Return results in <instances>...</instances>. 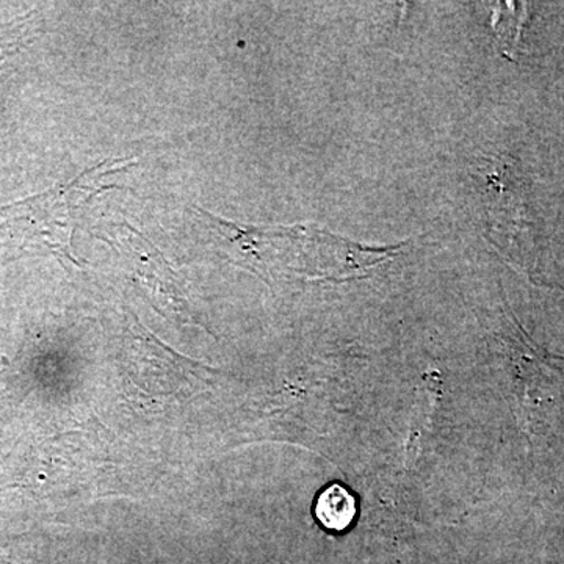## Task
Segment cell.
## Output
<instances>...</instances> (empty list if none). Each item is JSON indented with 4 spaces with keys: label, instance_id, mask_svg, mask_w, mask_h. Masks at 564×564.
Here are the masks:
<instances>
[{
    "label": "cell",
    "instance_id": "6da1fadb",
    "mask_svg": "<svg viewBox=\"0 0 564 564\" xmlns=\"http://www.w3.org/2000/svg\"><path fill=\"white\" fill-rule=\"evenodd\" d=\"M115 163L118 162L99 163L69 184H58L41 195L0 207V231L18 247L73 259L70 247L82 212L96 195L113 187L104 184V180L121 172Z\"/></svg>",
    "mask_w": 564,
    "mask_h": 564
},
{
    "label": "cell",
    "instance_id": "7a4b0ae2",
    "mask_svg": "<svg viewBox=\"0 0 564 564\" xmlns=\"http://www.w3.org/2000/svg\"><path fill=\"white\" fill-rule=\"evenodd\" d=\"M315 514L326 529L344 530L355 516V502L343 486L333 485L318 497Z\"/></svg>",
    "mask_w": 564,
    "mask_h": 564
}]
</instances>
